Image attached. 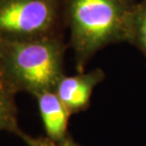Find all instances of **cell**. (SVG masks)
I'll list each match as a JSON object with an SVG mask.
<instances>
[{
    "mask_svg": "<svg viewBox=\"0 0 146 146\" xmlns=\"http://www.w3.org/2000/svg\"><path fill=\"white\" fill-rule=\"evenodd\" d=\"M16 136L21 139L27 146H79L69 137L63 141L55 142L49 139L48 137H33L25 133L23 130H20Z\"/></svg>",
    "mask_w": 146,
    "mask_h": 146,
    "instance_id": "7",
    "label": "cell"
},
{
    "mask_svg": "<svg viewBox=\"0 0 146 146\" xmlns=\"http://www.w3.org/2000/svg\"><path fill=\"white\" fill-rule=\"evenodd\" d=\"M0 82L2 83V81H1V66H0Z\"/></svg>",
    "mask_w": 146,
    "mask_h": 146,
    "instance_id": "9",
    "label": "cell"
},
{
    "mask_svg": "<svg viewBox=\"0 0 146 146\" xmlns=\"http://www.w3.org/2000/svg\"><path fill=\"white\" fill-rule=\"evenodd\" d=\"M103 78L104 73L100 69L75 76H64L54 92L71 115L88 106L93 89Z\"/></svg>",
    "mask_w": 146,
    "mask_h": 146,
    "instance_id": "4",
    "label": "cell"
},
{
    "mask_svg": "<svg viewBox=\"0 0 146 146\" xmlns=\"http://www.w3.org/2000/svg\"><path fill=\"white\" fill-rule=\"evenodd\" d=\"M66 11L80 72L104 46L135 39L136 11L128 0H68Z\"/></svg>",
    "mask_w": 146,
    "mask_h": 146,
    "instance_id": "1",
    "label": "cell"
},
{
    "mask_svg": "<svg viewBox=\"0 0 146 146\" xmlns=\"http://www.w3.org/2000/svg\"><path fill=\"white\" fill-rule=\"evenodd\" d=\"M63 44L55 36L0 41L1 81L15 94L54 91L64 74Z\"/></svg>",
    "mask_w": 146,
    "mask_h": 146,
    "instance_id": "2",
    "label": "cell"
},
{
    "mask_svg": "<svg viewBox=\"0 0 146 146\" xmlns=\"http://www.w3.org/2000/svg\"><path fill=\"white\" fill-rule=\"evenodd\" d=\"M57 0H0V41L54 36Z\"/></svg>",
    "mask_w": 146,
    "mask_h": 146,
    "instance_id": "3",
    "label": "cell"
},
{
    "mask_svg": "<svg viewBox=\"0 0 146 146\" xmlns=\"http://www.w3.org/2000/svg\"><path fill=\"white\" fill-rule=\"evenodd\" d=\"M135 39L139 41L146 53V0L139 11H136Z\"/></svg>",
    "mask_w": 146,
    "mask_h": 146,
    "instance_id": "8",
    "label": "cell"
},
{
    "mask_svg": "<svg viewBox=\"0 0 146 146\" xmlns=\"http://www.w3.org/2000/svg\"><path fill=\"white\" fill-rule=\"evenodd\" d=\"M46 137L55 142L68 138L70 113L54 91H46L35 96Z\"/></svg>",
    "mask_w": 146,
    "mask_h": 146,
    "instance_id": "5",
    "label": "cell"
},
{
    "mask_svg": "<svg viewBox=\"0 0 146 146\" xmlns=\"http://www.w3.org/2000/svg\"><path fill=\"white\" fill-rule=\"evenodd\" d=\"M15 95L0 82V132L5 131L16 135L21 130L17 119Z\"/></svg>",
    "mask_w": 146,
    "mask_h": 146,
    "instance_id": "6",
    "label": "cell"
}]
</instances>
